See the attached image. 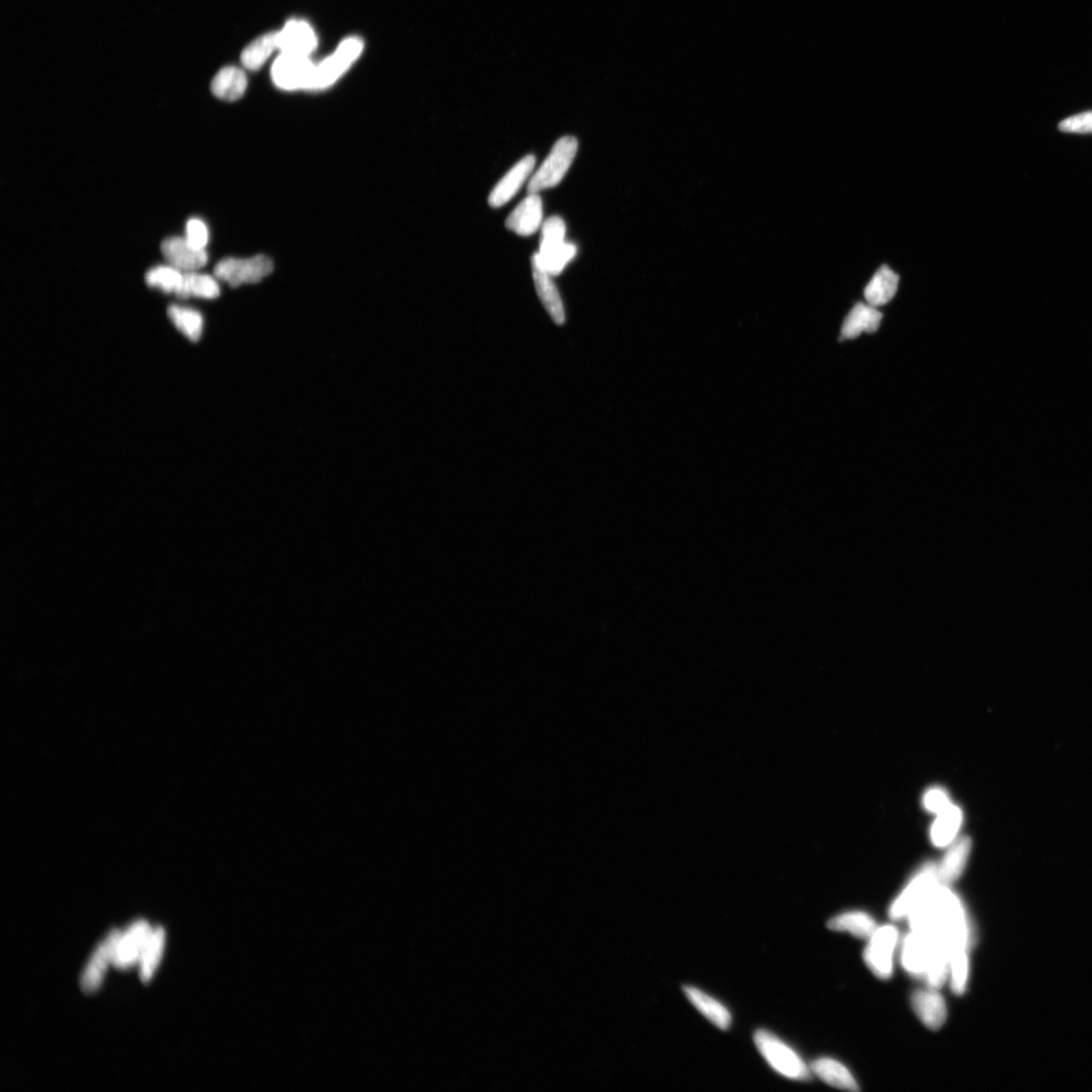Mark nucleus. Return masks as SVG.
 Wrapping results in <instances>:
<instances>
[{"instance_id": "4468645a", "label": "nucleus", "mask_w": 1092, "mask_h": 1092, "mask_svg": "<svg viewBox=\"0 0 1092 1092\" xmlns=\"http://www.w3.org/2000/svg\"><path fill=\"white\" fill-rule=\"evenodd\" d=\"M316 46L315 32L306 22L290 21L278 32V49H280L282 53L307 57Z\"/></svg>"}, {"instance_id": "39448f33", "label": "nucleus", "mask_w": 1092, "mask_h": 1092, "mask_svg": "<svg viewBox=\"0 0 1092 1092\" xmlns=\"http://www.w3.org/2000/svg\"><path fill=\"white\" fill-rule=\"evenodd\" d=\"M362 51L363 41L360 38L342 41L335 54L316 66L311 90H323L335 85Z\"/></svg>"}, {"instance_id": "cd10ccee", "label": "nucleus", "mask_w": 1092, "mask_h": 1092, "mask_svg": "<svg viewBox=\"0 0 1092 1092\" xmlns=\"http://www.w3.org/2000/svg\"><path fill=\"white\" fill-rule=\"evenodd\" d=\"M168 314L174 326L191 342H197L201 339L204 330V318L201 313L195 308L170 305Z\"/></svg>"}, {"instance_id": "4be33fe9", "label": "nucleus", "mask_w": 1092, "mask_h": 1092, "mask_svg": "<svg viewBox=\"0 0 1092 1092\" xmlns=\"http://www.w3.org/2000/svg\"><path fill=\"white\" fill-rule=\"evenodd\" d=\"M689 1002L717 1028L727 1031L730 1027L731 1015L728 1008L703 991L692 986L683 988Z\"/></svg>"}, {"instance_id": "f3484780", "label": "nucleus", "mask_w": 1092, "mask_h": 1092, "mask_svg": "<svg viewBox=\"0 0 1092 1092\" xmlns=\"http://www.w3.org/2000/svg\"><path fill=\"white\" fill-rule=\"evenodd\" d=\"M532 272L541 303L544 304L556 324H564L565 316L561 296L552 280V275L544 270L535 256L532 257Z\"/></svg>"}, {"instance_id": "5701e85b", "label": "nucleus", "mask_w": 1092, "mask_h": 1092, "mask_svg": "<svg viewBox=\"0 0 1092 1092\" xmlns=\"http://www.w3.org/2000/svg\"><path fill=\"white\" fill-rule=\"evenodd\" d=\"M899 277L887 266L875 273L865 289V298L869 305L878 307L888 304L896 294Z\"/></svg>"}, {"instance_id": "9d476101", "label": "nucleus", "mask_w": 1092, "mask_h": 1092, "mask_svg": "<svg viewBox=\"0 0 1092 1092\" xmlns=\"http://www.w3.org/2000/svg\"><path fill=\"white\" fill-rule=\"evenodd\" d=\"M121 933L119 930H113L91 957L80 981L81 989L85 994H93L101 986L108 965L114 963L115 946Z\"/></svg>"}, {"instance_id": "f704fd0d", "label": "nucleus", "mask_w": 1092, "mask_h": 1092, "mask_svg": "<svg viewBox=\"0 0 1092 1092\" xmlns=\"http://www.w3.org/2000/svg\"><path fill=\"white\" fill-rule=\"evenodd\" d=\"M923 803L927 810L937 814L951 804L946 792L940 788L929 790L924 796Z\"/></svg>"}, {"instance_id": "f03ea898", "label": "nucleus", "mask_w": 1092, "mask_h": 1092, "mask_svg": "<svg viewBox=\"0 0 1092 1092\" xmlns=\"http://www.w3.org/2000/svg\"><path fill=\"white\" fill-rule=\"evenodd\" d=\"M755 1044L758 1052L774 1070L790 1079L804 1081L811 1078L803 1059L772 1032L758 1030L755 1033Z\"/></svg>"}, {"instance_id": "6ab92c4d", "label": "nucleus", "mask_w": 1092, "mask_h": 1092, "mask_svg": "<svg viewBox=\"0 0 1092 1092\" xmlns=\"http://www.w3.org/2000/svg\"><path fill=\"white\" fill-rule=\"evenodd\" d=\"M881 321L882 313L877 310V307L869 304L858 303L847 316L843 328H841V338L855 339L862 333L876 332Z\"/></svg>"}, {"instance_id": "bb28decb", "label": "nucleus", "mask_w": 1092, "mask_h": 1092, "mask_svg": "<svg viewBox=\"0 0 1092 1092\" xmlns=\"http://www.w3.org/2000/svg\"><path fill=\"white\" fill-rule=\"evenodd\" d=\"M828 927L832 931L851 932L855 937L862 939H870L877 930L876 922L871 916L861 912L841 913L832 918L828 922Z\"/></svg>"}, {"instance_id": "a878e982", "label": "nucleus", "mask_w": 1092, "mask_h": 1092, "mask_svg": "<svg viewBox=\"0 0 1092 1092\" xmlns=\"http://www.w3.org/2000/svg\"><path fill=\"white\" fill-rule=\"evenodd\" d=\"M962 819L960 808L952 803L938 813L931 831L932 843L937 847L951 845L961 827Z\"/></svg>"}, {"instance_id": "423d86ee", "label": "nucleus", "mask_w": 1092, "mask_h": 1092, "mask_svg": "<svg viewBox=\"0 0 1092 1092\" xmlns=\"http://www.w3.org/2000/svg\"><path fill=\"white\" fill-rule=\"evenodd\" d=\"M314 65L307 56L281 53L271 69L274 85L283 90H311Z\"/></svg>"}, {"instance_id": "412c9836", "label": "nucleus", "mask_w": 1092, "mask_h": 1092, "mask_svg": "<svg viewBox=\"0 0 1092 1092\" xmlns=\"http://www.w3.org/2000/svg\"><path fill=\"white\" fill-rule=\"evenodd\" d=\"M247 88V78L243 71L229 66L216 74L212 83V93L216 97L226 102H235L244 96Z\"/></svg>"}, {"instance_id": "473e14b6", "label": "nucleus", "mask_w": 1092, "mask_h": 1092, "mask_svg": "<svg viewBox=\"0 0 1092 1092\" xmlns=\"http://www.w3.org/2000/svg\"><path fill=\"white\" fill-rule=\"evenodd\" d=\"M186 239L191 246L206 250L208 243V229L206 224L197 218H191L187 223Z\"/></svg>"}, {"instance_id": "ddd939ff", "label": "nucleus", "mask_w": 1092, "mask_h": 1092, "mask_svg": "<svg viewBox=\"0 0 1092 1092\" xmlns=\"http://www.w3.org/2000/svg\"><path fill=\"white\" fill-rule=\"evenodd\" d=\"M544 206L537 194H529L506 220V228L520 236H530L543 225Z\"/></svg>"}, {"instance_id": "a211bd4d", "label": "nucleus", "mask_w": 1092, "mask_h": 1092, "mask_svg": "<svg viewBox=\"0 0 1092 1092\" xmlns=\"http://www.w3.org/2000/svg\"><path fill=\"white\" fill-rule=\"evenodd\" d=\"M971 849V840L963 837L953 841L943 861L938 866L939 885L949 887L961 876Z\"/></svg>"}, {"instance_id": "9b49d317", "label": "nucleus", "mask_w": 1092, "mask_h": 1092, "mask_svg": "<svg viewBox=\"0 0 1092 1092\" xmlns=\"http://www.w3.org/2000/svg\"><path fill=\"white\" fill-rule=\"evenodd\" d=\"M161 252L166 262L182 272L197 271L207 263L206 250L191 246L182 237H170L161 243Z\"/></svg>"}, {"instance_id": "dca6fc26", "label": "nucleus", "mask_w": 1092, "mask_h": 1092, "mask_svg": "<svg viewBox=\"0 0 1092 1092\" xmlns=\"http://www.w3.org/2000/svg\"><path fill=\"white\" fill-rule=\"evenodd\" d=\"M916 1015L925 1027L939 1030L947 1019V1006L943 996L935 990L914 992L912 999Z\"/></svg>"}, {"instance_id": "7ed1b4c3", "label": "nucleus", "mask_w": 1092, "mask_h": 1092, "mask_svg": "<svg viewBox=\"0 0 1092 1092\" xmlns=\"http://www.w3.org/2000/svg\"><path fill=\"white\" fill-rule=\"evenodd\" d=\"M578 140L572 136L558 140L543 165L530 179L528 193L537 194L541 190L556 187L570 170L578 152Z\"/></svg>"}, {"instance_id": "393cba45", "label": "nucleus", "mask_w": 1092, "mask_h": 1092, "mask_svg": "<svg viewBox=\"0 0 1092 1092\" xmlns=\"http://www.w3.org/2000/svg\"><path fill=\"white\" fill-rule=\"evenodd\" d=\"M218 279L197 271L185 272L182 285L177 296L179 298L191 297L212 299L220 296Z\"/></svg>"}, {"instance_id": "aec40b11", "label": "nucleus", "mask_w": 1092, "mask_h": 1092, "mask_svg": "<svg viewBox=\"0 0 1092 1092\" xmlns=\"http://www.w3.org/2000/svg\"><path fill=\"white\" fill-rule=\"evenodd\" d=\"M931 940V951L924 978L930 987L937 989L945 985L949 973L951 972L952 948L943 939Z\"/></svg>"}, {"instance_id": "0eeeda50", "label": "nucleus", "mask_w": 1092, "mask_h": 1092, "mask_svg": "<svg viewBox=\"0 0 1092 1092\" xmlns=\"http://www.w3.org/2000/svg\"><path fill=\"white\" fill-rule=\"evenodd\" d=\"M938 866L929 864L915 875L908 883L906 888L895 899L890 907L889 915L892 920L908 918L916 906L939 886Z\"/></svg>"}, {"instance_id": "72a5a7b5", "label": "nucleus", "mask_w": 1092, "mask_h": 1092, "mask_svg": "<svg viewBox=\"0 0 1092 1092\" xmlns=\"http://www.w3.org/2000/svg\"><path fill=\"white\" fill-rule=\"evenodd\" d=\"M1059 129L1074 134H1092V112L1070 116L1059 124Z\"/></svg>"}, {"instance_id": "f257e3e1", "label": "nucleus", "mask_w": 1092, "mask_h": 1092, "mask_svg": "<svg viewBox=\"0 0 1092 1092\" xmlns=\"http://www.w3.org/2000/svg\"><path fill=\"white\" fill-rule=\"evenodd\" d=\"M565 232V224L561 216H550L543 224L539 252L535 257L552 277L561 274L565 265L577 255L576 245L564 241Z\"/></svg>"}, {"instance_id": "f8f14e48", "label": "nucleus", "mask_w": 1092, "mask_h": 1092, "mask_svg": "<svg viewBox=\"0 0 1092 1092\" xmlns=\"http://www.w3.org/2000/svg\"><path fill=\"white\" fill-rule=\"evenodd\" d=\"M536 161L535 156L528 155L517 163L491 190L488 199L489 205L491 207H500L509 202L528 179L535 170Z\"/></svg>"}, {"instance_id": "20e7f679", "label": "nucleus", "mask_w": 1092, "mask_h": 1092, "mask_svg": "<svg viewBox=\"0 0 1092 1092\" xmlns=\"http://www.w3.org/2000/svg\"><path fill=\"white\" fill-rule=\"evenodd\" d=\"M273 271V262L268 256L256 255L250 258L228 257L215 266L214 274L219 280L229 283L232 288L261 282Z\"/></svg>"}, {"instance_id": "1a4fd4ad", "label": "nucleus", "mask_w": 1092, "mask_h": 1092, "mask_svg": "<svg viewBox=\"0 0 1092 1092\" xmlns=\"http://www.w3.org/2000/svg\"><path fill=\"white\" fill-rule=\"evenodd\" d=\"M152 931L146 921H138L122 932L115 946L113 963L115 968L126 969L140 962Z\"/></svg>"}, {"instance_id": "2eb2a0df", "label": "nucleus", "mask_w": 1092, "mask_h": 1092, "mask_svg": "<svg viewBox=\"0 0 1092 1092\" xmlns=\"http://www.w3.org/2000/svg\"><path fill=\"white\" fill-rule=\"evenodd\" d=\"M931 951V940L919 931L910 933L904 941L902 962L914 977H924Z\"/></svg>"}, {"instance_id": "c756f323", "label": "nucleus", "mask_w": 1092, "mask_h": 1092, "mask_svg": "<svg viewBox=\"0 0 1092 1092\" xmlns=\"http://www.w3.org/2000/svg\"><path fill=\"white\" fill-rule=\"evenodd\" d=\"M165 943V931L162 927L153 929L143 956L141 959V980L144 983L152 978L160 965Z\"/></svg>"}, {"instance_id": "c85d7f7f", "label": "nucleus", "mask_w": 1092, "mask_h": 1092, "mask_svg": "<svg viewBox=\"0 0 1092 1092\" xmlns=\"http://www.w3.org/2000/svg\"><path fill=\"white\" fill-rule=\"evenodd\" d=\"M275 49H278V32L258 38L242 53V64L249 70L260 69Z\"/></svg>"}, {"instance_id": "6e6552de", "label": "nucleus", "mask_w": 1092, "mask_h": 1092, "mask_svg": "<svg viewBox=\"0 0 1092 1092\" xmlns=\"http://www.w3.org/2000/svg\"><path fill=\"white\" fill-rule=\"evenodd\" d=\"M898 940V931L892 925L879 928L870 938L864 953L865 962L880 979L891 977L894 972V953Z\"/></svg>"}, {"instance_id": "b1692460", "label": "nucleus", "mask_w": 1092, "mask_h": 1092, "mask_svg": "<svg viewBox=\"0 0 1092 1092\" xmlns=\"http://www.w3.org/2000/svg\"><path fill=\"white\" fill-rule=\"evenodd\" d=\"M814 1074L829 1086L849 1091H858V1086L851 1072L843 1064L830 1058H821L812 1064Z\"/></svg>"}, {"instance_id": "2f4dec72", "label": "nucleus", "mask_w": 1092, "mask_h": 1092, "mask_svg": "<svg viewBox=\"0 0 1092 1092\" xmlns=\"http://www.w3.org/2000/svg\"><path fill=\"white\" fill-rule=\"evenodd\" d=\"M967 948H955L951 954V987L954 994H964L968 980L969 959Z\"/></svg>"}, {"instance_id": "7c9ffc66", "label": "nucleus", "mask_w": 1092, "mask_h": 1092, "mask_svg": "<svg viewBox=\"0 0 1092 1092\" xmlns=\"http://www.w3.org/2000/svg\"><path fill=\"white\" fill-rule=\"evenodd\" d=\"M185 272L169 265H158L146 273L149 287L161 289L166 294L177 295L182 285Z\"/></svg>"}]
</instances>
